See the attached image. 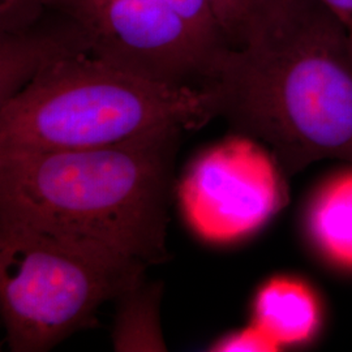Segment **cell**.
<instances>
[{"label": "cell", "mask_w": 352, "mask_h": 352, "mask_svg": "<svg viewBox=\"0 0 352 352\" xmlns=\"http://www.w3.org/2000/svg\"><path fill=\"white\" fill-rule=\"evenodd\" d=\"M285 175L270 151L236 133L192 164L182 201L190 223L205 238L239 240L289 201Z\"/></svg>", "instance_id": "8992f818"}, {"label": "cell", "mask_w": 352, "mask_h": 352, "mask_svg": "<svg viewBox=\"0 0 352 352\" xmlns=\"http://www.w3.org/2000/svg\"><path fill=\"white\" fill-rule=\"evenodd\" d=\"M231 50L244 46L289 0H212Z\"/></svg>", "instance_id": "30bf717a"}, {"label": "cell", "mask_w": 352, "mask_h": 352, "mask_svg": "<svg viewBox=\"0 0 352 352\" xmlns=\"http://www.w3.org/2000/svg\"><path fill=\"white\" fill-rule=\"evenodd\" d=\"M305 232L327 263L352 272V168L329 177L305 212Z\"/></svg>", "instance_id": "ba28073f"}, {"label": "cell", "mask_w": 352, "mask_h": 352, "mask_svg": "<svg viewBox=\"0 0 352 352\" xmlns=\"http://www.w3.org/2000/svg\"><path fill=\"white\" fill-rule=\"evenodd\" d=\"M146 265L0 215V302L12 351H47L90 327L103 302L145 279Z\"/></svg>", "instance_id": "277c9868"}, {"label": "cell", "mask_w": 352, "mask_h": 352, "mask_svg": "<svg viewBox=\"0 0 352 352\" xmlns=\"http://www.w3.org/2000/svg\"><path fill=\"white\" fill-rule=\"evenodd\" d=\"M205 90L215 118L265 144L286 175L352 164V42L317 0H289L221 58Z\"/></svg>", "instance_id": "6da1fadb"}, {"label": "cell", "mask_w": 352, "mask_h": 352, "mask_svg": "<svg viewBox=\"0 0 352 352\" xmlns=\"http://www.w3.org/2000/svg\"><path fill=\"white\" fill-rule=\"evenodd\" d=\"M219 59L231 50L212 0H162Z\"/></svg>", "instance_id": "8fae6325"}, {"label": "cell", "mask_w": 352, "mask_h": 352, "mask_svg": "<svg viewBox=\"0 0 352 352\" xmlns=\"http://www.w3.org/2000/svg\"><path fill=\"white\" fill-rule=\"evenodd\" d=\"M252 311V324L279 347L307 344L322 327L320 296L299 278L280 276L265 282L257 289Z\"/></svg>", "instance_id": "52a82bcc"}, {"label": "cell", "mask_w": 352, "mask_h": 352, "mask_svg": "<svg viewBox=\"0 0 352 352\" xmlns=\"http://www.w3.org/2000/svg\"><path fill=\"white\" fill-rule=\"evenodd\" d=\"M213 118L204 89L166 87L74 54L43 67L0 103V151L94 149L166 126L201 128Z\"/></svg>", "instance_id": "3957f363"}, {"label": "cell", "mask_w": 352, "mask_h": 352, "mask_svg": "<svg viewBox=\"0 0 352 352\" xmlns=\"http://www.w3.org/2000/svg\"><path fill=\"white\" fill-rule=\"evenodd\" d=\"M182 126L84 151H0V215L136 260L168 258Z\"/></svg>", "instance_id": "7a4b0ae2"}, {"label": "cell", "mask_w": 352, "mask_h": 352, "mask_svg": "<svg viewBox=\"0 0 352 352\" xmlns=\"http://www.w3.org/2000/svg\"><path fill=\"white\" fill-rule=\"evenodd\" d=\"M161 285L145 283L126 291L118 302L113 331L116 351H166L160 322Z\"/></svg>", "instance_id": "9c48e42d"}, {"label": "cell", "mask_w": 352, "mask_h": 352, "mask_svg": "<svg viewBox=\"0 0 352 352\" xmlns=\"http://www.w3.org/2000/svg\"><path fill=\"white\" fill-rule=\"evenodd\" d=\"M85 1H91V3H101V1H109V0H85Z\"/></svg>", "instance_id": "4fadbf2b"}, {"label": "cell", "mask_w": 352, "mask_h": 352, "mask_svg": "<svg viewBox=\"0 0 352 352\" xmlns=\"http://www.w3.org/2000/svg\"><path fill=\"white\" fill-rule=\"evenodd\" d=\"M87 28L90 55L171 88L205 89L221 60L162 0H58Z\"/></svg>", "instance_id": "5b68a950"}, {"label": "cell", "mask_w": 352, "mask_h": 352, "mask_svg": "<svg viewBox=\"0 0 352 352\" xmlns=\"http://www.w3.org/2000/svg\"><path fill=\"white\" fill-rule=\"evenodd\" d=\"M277 343L266 336L261 329L253 325L234 331L221 338L215 344V351H277Z\"/></svg>", "instance_id": "7c38bea8"}]
</instances>
